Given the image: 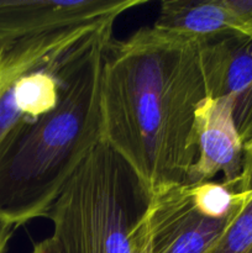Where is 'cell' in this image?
Wrapping results in <instances>:
<instances>
[{
  "label": "cell",
  "mask_w": 252,
  "mask_h": 253,
  "mask_svg": "<svg viewBox=\"0 0 252 253\" xmlns=\"http://www.w3.org/2000/svg\"><path fill=\"white\" fill-rule=\"evenodd\" d=\"M99 93L101 141L150 192L187 184L197 160L195 113L209 96L202 47L152 26L111 39Z\"/></svg>",
  "instance_id": "1"
},
{
  "label": "cell",
  "mask_w": 252,
  "mask_h": 253,
  "mask_svg": "<svg viewBox=\"0 0 252 253\" xmlns=\"http://www.w3.org/2000/svg\"><path fill=\"white\" fill-rule=\"evenodd\" d=\"M111 39L109 31L84 49L67 69L58 103L0 143V221L15 229L47 216L101 142L100 74Z\"/></svg>",
  "instance_id": "2"
},
{
  "label": "cell",
  "mask_w": 252,
  "mask_h": 253,
  "mask_svg": "<svg viewBox=\"0 0 252 253\" xmlns=\"http://www.w3.org/2000/svg\"><path fill=\"white\" fill-rule=\"evenodd\" d=\"M152 193L101 141L49 209L59 253H141L138 229Z\"/></svg>",
  "instance_id": "3"
},
{
  "label": "cell",
  "mask_w": 252,
  "mask_h": 253,
  "mask_svg": "<svg viewBox=\"0 0 252 253\" xmlns=\"http://www.w3.org/2000/svg\"><path fill=\"white\" fill-rule=\"evenodd\" d=\"M116 20L0 43V143L19 124L53 108L69 64Z\"/></svg>",
  "instance_id": "4"
},
{
  "label": "cell",
  "mask_w": 252,
  "mask_h": 253,
  "mask_svg": "<svg viewBox=\"0 0 252 253\" xmlns=\"http://www.w3.org/2000/svg\"><path fill=\"white\" fill-rule=\"evenodd\" d=\"M236 215L210 214L198 202L192 184L161 189L151 195L138 229L141 253H208Z\"/></svg>",
  "instance_id": "5"
},
{
  "label": "cell",
  "mask_w": 252,
  "mask_h": 253,
  "mask_svg": "<svg viewBox=\"0 0 252 253\" xmlns=\"http://www.w3.org/2000/svg\"><path fill=\"white\" fill-rule=\"evenodd\" d=\"M147 0H0V43L116 20Z\"/></svg>",
  "instance_id": "6"
},
{
  "label": "cell",
  "mask_w": 252,
  "mask_h": 253,
  "mask_svg": "<svg viewBox=\"0 0 252 253\" xmlns=\"http://www.w3.org/2000/svg\"><path fill=\"white\" fill-rule=\"evenodd\" d=\"M197 160L187 184L214 180L222 175L225 185L235 192L244 169L245 145L234 120L229 98L208 96L195 113Z\"/></svg>",
  "instance_id": "7"
},
{
  "label": "cell",
  "mask_w": 252,
  "mask_h": 253,
  "mask_svg": "<svg viewBox=\"0 0 252 253\" xmlns=\"http://www.w3.org/2000/svg\"><path fill=\"white\" fill-rule=\"evenodd\" d=\"M209 96L229 98L244 145L252 138V39L235 36L202 47Z\"/></svg>",
  "instance_id": "8"
},
{
  "label": "cell",
  "mask_w": 252,
  "mask_h": 253,
  "mask_svg": "<svg viewBox=\"0 0 252 253\" xmlns=\"http://www.w3.org/2000/svg\"><path fill=\"white\" fill-rule=\"evenodd\" d=\"M152 27L199 47L246 36L226 0H167L161 4Z\"/></svg>",
  "instance_id": "9"
},
{
  "label": "cell",
  "mask_w": 252,
  "mask_h": 253,
  "mask_svg": "<svg viewBox=\"0 0 252 253\" xmlns=\"http://www.w3.org/2000/svg\"><path fill=\"white\" fill-rule=\"evenodd\" d=\"M208 253H252V192L219 241Z\"/></svg>",
  "instance_id": "10"
},
{
  "label": "cell",
  "mask_w": 252,
  "mask_h": 253,
  "mask_svg": "<svg viewBox=\"0 0 252 253\" xmlns=\"http://www.w3.org/2000/svg\"><path fill=\"white\" fill-rule=\"evenodd\" d=\"M226 4L241 24L245 35L252 39V0H226Z\"/></svg>",
  "instance_id": "11"
},
{
  "label": "cell",
  "mask_w": 252,
  "mask_h": 253,
  "mask_svg": "<svg viewBox=\"0 0 252 253\" xmlns=\"http://www.w3.org/2000/svg\"><path fill=\"white\" fill-rule=\"evenodd\" d=\"M252 192V138L245 143L244 169L241 178L235 188L236 194H247Z\"/></svg>",
  "instance_id": "12"
},
{
  "label": "cell",
  "mask_w": 252,
  "mask_h": 253,
  "mask_svg": "<svg viewBox=\"0 0 252 253\" xmlns=\"http://www.w3.org/2000/svg\"><path fill=\"white\" fill-rule=\"evenodd\" d=\"M12 232H14V227L0 221V253L6 252Z\"/></svg>",
  "instance_id": "13"
},
{
  "label": "cell",
  "mask_w": 252,
  "mask_h": 253,
  "mask_svg": "<svg viewBox=\"0 0 252 253\" xmlns=\"http://www.w3.org/2000/svg\"><path fill=\"white\" fill-rule=\"evenodd\" d=\"M31 253H59V252L58 250H57L56 245L53 244V241H52L49 237H47V239H43L42 241L35 244Z\"/></svg>",
  "instance_id": "14"
}]
</instances>
